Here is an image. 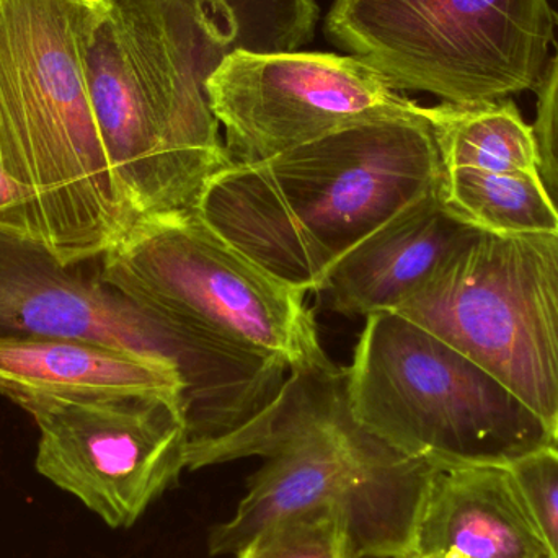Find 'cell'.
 Returning <instances> with one entry per match:
<instances>
[{
	"mask_svg": "<svg viewBox=\"0 0 558 558\" xmlns=\"http://www.w3.org/2000/svg\"><path fill=\"white\" fill-rule=\"evenodd\" d=\"M527 508L558 558V446H546L508 465Z\"/></svg>",
	"mask_w": 558,
	"mask_h": 558,
	"instance_id": "cell-19",
	"label": "cell"
},
{
	"mask_svg": "<svg viewBox=\"0 0 558 558\" xmlns=\"http://www.w3.org/2000/svg\"><path fill=\"white\" fill-rule=\"evenodd\" d=\"M484 367L558 441V231H475L396 308Z\"/></svg>",
	"mask_w": 558,
	"mask_h": 558,
	"instance_id": "cell-9",
	"label": "cell"
},
{
	"mask_svg": "<svg viewBox=\"0 0 558 558\" xmlns=\"http://www.w3.org/2000/svg\"><path fill=\"white\" fill-rule=\"evenodd\" d=\"M108 0H0V160L29 235L65 264L134 225L101 144L85 54Z\"/></svg>",
	"mask_w": 558,
	"mask_h": 558,
	"instance_id": "cell-3",
	"label": "cell"
},
{
	"mask_svg": "<svg viewBox=\"0 0 558 558\" xmlns=\"http://www.w3.org/2000/svg\"><path fill=\"white\" fill-rule=\"evenodd\" d=\"M0 226L29 235L25 208H23L19 193H16V190L13 189L12 183L7 180L5 173H3L2 160H0Z\"/></svg>",
	"mask_w": 558,
	"mask_h": 558,
	"instance_id": "cell-21",
	"label": "cell"
},
{
	"mask_svg": "<svg viewBox=\"0 0 558 558\" xmlns=\"http://www.w3.org/2000/svg\"><path fill=\"white\" fill-rule=\"evenodd\" d=\"M252 456L265 464L248 481L231 520L213 527L211 556H235L268 524L312 508L340 514L353 558L410 556L441 471L357 422L344 367L330 357L291 371L257 415L193 452L189 471Z\"/></svg>",
	"mask_w": 558,
	"mask_h": 558,
	"instance_id": "cell-2",
	"label": "cell"
},
{
	"mask_svg": "<svg viewBox=\"0 0 558 558\" xmlns=\"http://www.w3.org/2000/svg\"><path fill=\"white\" fill-rule=\"evenodd\" d=\"M206 90L234 162H260L351 124L418 108L373 65L331 52L234 51Z\"/></svg>",
	"mask_w": 558,
	"mask_h": 558,
	"instance_id": "cell-11",
	"label": "cell"
},
{
	"mask_svg": "<svg viewBox=\"0 0 558 558\" xmlns=\"http://www.w3.org/2000/svg\"><path fill=\"white\" fill-rule=\"evenodd\" d=\"M442 202L478 231L497 235L558 231V208L539 172L445 170Z\"/></svg>",
	"mask_w": 558,
	"mask_h": 558,
	"instance_id": "cell-16",
	"label": "cell"
},
{
	"mask_svg": "<svg viewBox=\"0 0 558 558\" xmlns=\"http://www.w3.org/2000/svg\"><path fill=\"white\" fill-rule=\"evenodd\" d=\"M415 553L448 558H553L508 465L441 469Z\"/></svg>",
	"mask_w": 558,
	"mask_h": 558,
	"instance_id": "cell-13",
	"label": "cell"
},
{
	"mask_svg": "<svg viewBox=\"0 0 558 558\" xmlns=\"http://www.w3.org/2000/svg\"><path fill=\"white\" fill-rule=\"evenodd\" d=\"M402 558H448V557L441 556V554H418V553H413V554H410V556L402 557Z\"/></svg>",
	"mask_w": 558,
	"mask_h": 558,
	"instance_id": "cell-22",
	"label": "cell"
},
{
	"mask_svg": "<svg viewBox=\"0 0 558 558\" xmlns=\"http://www.w3.org/2000/svg\"><path fill=\"white\" fill-rule=\"evenodd\" d=\"M344 373L357 422L439 469L510 465L558 446L484 367L397 312L367 315Z\"/></svg>",
	"mask_w": 558,
	"mask_h": 558,
	"instance_id": "cell-6",
	"label": "cell"
},
{
	"mask_svg": "<svg viewBox=\"0 0 558 558\" xmlns=\"http://www.w3.org/2000/svg\"><path fill=\"white\" fill-rule=\"evenodd\" d=\"M558 23V19H557ZM536 121L533 124L537 144V172L558 208V41L546 72L537 85Z\"/></svg>",
	"mask_w": 558,
	"mask_h": 558,
	"instance_id": "cell-20",
	"label": "cell"
},
{
	"mask_svg": "<svg viewBox=\"0 0 558 558\" xmlns=\"http://www.w3.org/2000/svg\"><path fill=\"white\" fill-rule=\"evenodd\" d=\"M235 558L353 557L340 514L330 508H312L268 524Z\"/></svg>",
	"mask_w": 558,
	"mask_h": 558,
	"instance_id": "cell-18",
	"label": "cell"
},
{
	"mask_svg": "<svg viewBox=\"0 0 558 558\" xmlns=\"http://www.w3.org/2000/svg\"><path fill=\"white\" fill-rule=\"evenodd\" d=\"M39 429L36 471L113 530L134 526L189 471L190 433L179 400L25 397Z\"/></svg>",
	"mask_w": 558,
	"mask_h": 558,
	"instance_id": "cell-10",
	"label": "cell"
},
{
	"mask_svg": "<svg viewBox=\"0 0 558 558\" xmlns=\"http://www.w3.org/2000/svg\"><path fill=\"white\" fill-rule=\"evenodd\" d=\"M215 20L232 52H288L311 41L315 0H190Z\"/></svg>",
	"mask_w": 558,
	"mask_h": 558,
	"instance_id": "cell-17",
	"label": "cell"
},
{
	"mask_svg": "<svg viewBox=\"0 0 558 558\" xmlns=\"http://www.w3.org/2000/svg\"><path fill=\"white\" fill-rule=\"evenodd\" d=\"M428 107L351 124L213 177L195 211L279 281L322 292L335 265L389 219L442 192Z\"/></svg>",
	"mask_w": 558,
	"mask_h": 558,
	"instance_id": "cell-1",
	"label": "cell"
},
{
	"mask_svg": "<svg viewBox=\"0 0 558 558\" xmlns=\"http://www.w3.org/2000/svg\"><path fill=\"white\" fill-rule=\"evenodd\" d=\"M101 275L202 350L274 386L325 360L305 292L279 281L195 209L137 219Z\"/></svg>",
	"mask_w": 558,
	"mask_h": 558,
	"instance_id": "cell-5",
	"label": "cell"
},
{
	"mask_svg": "<svg viewBox=\"0 0 558 558\" xmlns=\"http://www.w3.org/2000/svg\"><path fill=\"white\" fill-rule=\"evenodd\" d=\"M442 167L485 172H537V144L511 98L458 107H428Z\"/></svg>",
	"mask_w": 558,
	"mask_h": 558,
	"instance_id": "cell-15",
	"label": "cell"
},
{
	"mask_svg": "<svg viewBox=\"0 0 558 558\" xmlns=\"http://www.w3.org/2000/svg\"><path fill=\"white\" fill-rule=\"evenodd\" d=\"M475 231L449 211L442 192L429 196L351 248L322 292L331 311L348 317L396 311Z\"/></svg>",
	"mask_w": 558,
	"mask_h": 558,
	"instance_id": "cell-12",
	"label": "cell"
},
{
	"mask_svg": "<svg viewBox=\"0 0 558 558\" xmlns=\"http://www.w3.org/2000/svg\"><path fill=\"white\" fill-rule=\"evenodd\" d=\"M179 371L97 343L59 338L0 340V396L100 399L143 396L179 400Z\"/></svg>",
	"mask_w": 558,
	"mask_h": 558,
	"instance_id": "cell-14",
	"label": "cell"
},
{
	"mask_svg": "<svg viewBox=\"0 0 558 558\" xmlns=\"http://www.w3.org/2000/svg\"><path fill=\"white\" fill-rule=\"evenodd\" d=\"M97 343L179 371L190 438L222 435L257 412L271 386L208 353L105 281L100 258L65 264L0 226V340Z\"/></svg>",
	"mask_w": 558,
	"mask_h": 558,
	"instance_id": "cell-8",
	"label": "cell"
},
{
	"mask_svg": "<svg viewBox=\"0 0 558 558\" xmlns=\"http://www.w3.org/2000/svg\"><path fill=\"white\" fill-rule=\"evenodd\" d=\"M231 46L190 0H108L85 54L101 144L137 219L195 209L234 160L208 84Z\"/></svg>",
	"mask_w": 558,
	"mask_h": 558,
	"instance_id": "cell-4",
	"label": "cell"
},
{
	"mask_svg": "<svg viewBox=\"0 0 558 558\" xmlns=\"http://www.w3.org/2000/svg\"><path fill=\"white\" fill-rule=\"evenodd\" d=\"M557 19L550 0H335L325 29L397 92L472 107L536 90Z\"/></svg>",
	"mask_w": 558,
	"mask_h": 558,
	"instance_id": "cell-7",
	"label": "cell"
}]
</instances>
